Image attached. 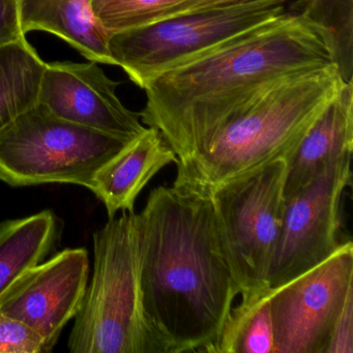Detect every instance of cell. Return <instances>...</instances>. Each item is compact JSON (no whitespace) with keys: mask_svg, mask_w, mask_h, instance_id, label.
<instances>
[{"mask_svg":"<svg viewBox=\"0 0 353 353\" xmlns=\"http://www.w3.org/2000/svg\"><path fill=\"white\" fill-rule=\"evenodd\" d=\"M353 295V245L343 241L330 258L268 291L274 353H325L334 324Z\"/></svg>","mask_w":353,"mask_h":353,"instance_id":"cell-8","label":"cell"},{"mask_svg":"<svg viewBox=\"0 0 353 353\" xmlns=\"http://www.w3.org/2000/svg\"><path fill=\"white\" fill-rule=\"evenodd\" d=\"M288 160L279 159L210 194L216 230L241 301L265 292L282 226Z\"/></svg>","mask_w":353,"mask_h":353,"instance_id":"cell-6","label":"cell"},{"mask_svg":"<svg viewBox=\"0 0 353 353\" xmlns=\"http://www.w3.org/2000/svg\"><path fill=\"white\" fill-rule=\"evenodd\" d=\"M61 234L57 214L42 210L0 222V299L54 250Z\"/></svg>","mask_w":353,"mask_h":353,"instance_id":"cell-15","label":"cell"},{"mask_svg":"<svg viewBox=\"0 0 353 353\" xmlns=\"http://www.w3.org/2000/svg\"><path fill=\"white\" fill-rule=\"evenodd\" d=\"M325 353H353V295L334 324Z\"/></svg>","mask_w":353,"mask_h":353,"instance_id":"cell-22","label":"cell"},{"mask_svg":"<svg viewBox=\"0 0 353 353\" xmlns=\"http://www.w3.org/2000/svg\"><path fill=\"white\" fill-rule=\"evenodd\" d=\"M352 148L353 84L345 82L289 160L285 202L305 189L326 168L351 158Z\"/></svg>","mask_w":353,"mask_h":353,"instance_id":"cell-12","label":"cell"},{"mask_svg":"<svg viewBox=\"0 0 353 353\" xmlns=\"http://www.w3.org/2000/svg\"><path fill=\"white\" fill-rule=\"evenodd\" d=\"M183 0H107L92 10L99 26L107 32H121L152 23L163 12Z\"/></svg>","mask_w":353,"mask_h":353,"instance_id":"cell-19","label":"cell"},{"mask_svg":"<svg viewBox=\"0 0 353 353\" xmlns=\"http://www.w3.org/2000/svg\"><path fill=\"white\" fill-rule=\"evenodd\" d=\"M107 0H20L22 30L59 37L90 61L114 65L107 46L108 34L92 10Z\"/></svg>","mask_w":353,"mask_h":353,"instance_id":"cell-14","label":"cell"},{"mask_svg":"<svg viewBox=\"0 0 353 353\" xmlns=\"http://www.w3.org/2000/svg\"><path fill=\"white\" fill-rule=\"evenodd\" d=\"M0 353H47L36 330L0 311Z\"/></svg>","mask_w":353,"mask_h":353,"instance_id":"cell-20","label":"cell"},{"mask_svg":"<svg viewBox=\"0 0 353 353\" xmlns=\"http://www.w3.org/2000/svg\"><path fill=\"white\" fill-rule=\"evenodd\" d=\"M251 1H256V0H183V3L163 12L154 22L167 19V18L176 17V16L188 15L196 12L221 9V8L241 5V3H251Z\"/></svg>","mask_w":353,"mask_h":353,"instance_id":"cell-23","label":"cell"},{"mask_svg":"<svg viewBox=\"0 0 353 353\" xmlns=\"http://www.w3.org/2000/svg\"><path fill=\"white\" fill-rule=\"evenodd\" d=\"M45 68L28 40L0 47V131L38 104Z\"/></svg>","mask_w":353,"mask_h":353,"instance_id":"cell-16","label":"cell"},{"mask_svg":"<svg viewBox=\"0 0 353 353\" xmlns=\"http://www.w3.org/2000/svg\"><path fill=\"white\" fill-rule=\"evenodd\" d=\"M345 83L336 65L286 76L201 152L176 161L173 185L201 195L279 159L290 160Z\"/></svg>","mask_w":353,"mask_h":353,"instance_id":"cell-3","label":"cell"},{"mask_svg":"<svg viewBox=\"0 0 353 353\" xmlns=\"http://www.w3.org/2000/svg\"><path fill=\"white\" fill-rule=\"evenodd\" d=\"M332 63L321 32L286 12L146 82L140 119L185 160L279 80Z\"/></svg>","mask_w":353,"mask_h":353,"instance_id":"cell-1","label":"cell"},{"mask_svg":"<svg viewBox=\"0 0 353 353\" xmlns=\"http://www.w3.org/2000/svg\"><path fill=\"white\" fill-rule=\"evenodd\" d=\"M350 162L351 158L345 159L328 167L285 202L265 291L309 272L340 247L341 200L351 183Z\"/></svg>","mask_w":353,"mask_h":353,"instance_id":"cell-9","label":"cell"},{"mask_svg":"<svg viewBox=\"0 0 353 353\" xmlns=\"http://www.w3.org/2000/svg\"><path fill=\"white\" fill-rule=\"evenodd\" d=\"M119 85L94 61L46 63L39 104L70 123L133 140L146 128L139 113L130 110L119 100Z\"/></svg>","mask_w":353,"mask_h":353,"instance_id":"cell-11","label":"cell"},{"mask_svg":"<svg viewBox=\"0 0 353 353\" xmlns=\"http://www.w3.org/2000/svg\"><path fill=\"white\" fill-rule=\"evenodd\" d=\"M274 324L268 291L232 307L214 353H274Z\"/></svg>","mask_w":353,"mask_h":353,"instance_id":"cell-17","label":"cell"},{"mask_svg":"<svg viewBox=\"0 0 353 353\" xmlns=\"http://www.w3.org/2000/svg\"><path fill=\"white\" fill-rule=\"evenodd\" d=\"M94 266L70 334L72 353H166L150 327L140 286L137 214L109 219L92 236Z\"/></svg>","mask_w":353,"mask_h":353,"instance_id":"cell-4","label":"cell"},{"mask_svg":"<svg viewBox=\"0 0 353 353\" xmlns=\"http://www.w3.org/2000/svg\"><path fill=\"white\" fill-rule=\"evenodd\" d=\"M26 40L20 0H0V47Z\"/></svg>","mask_w":353,"mask_h":353,"instance_id":"cell-21","label":"cell"},{"mask_svg":"<svg viewBox=\"0 0 353 353\" xmlns=\"http://www.w3.org/2000/svg\"><path fill=\"white\" fill-rule=\"evenodd\" d=\"M84 248L65 249L24 274L0 299V311L28 324L45 341L47 353L81 309L90 278Z\"/></svg>","mask_w":353,"mask_h":353,"instance_id":"cell-10","label":"cell"},{"mask_svg":"<svg viewBox=\"0 0 353 353\" xmlns=\"http://www.w3.org/2000/svg\"><path fill=\"white\" fill-rule=\"evenodd\" d=\"M146 319L166 353H214L239 294L210 196L158 187L137 214Z\"/></svg>","mask_w":353,"mask_h":353,"instance_id":"cell-2","label":"cell"},{"mask_svg":"<svg viewBox=\"0 0 353 353\" xmlns=\"http://www.w3.org/2000/svg\"><path fill=\"white\" fill-rule=\"evenodd\" d=\"M133 140L70 123L38 103L0 131V181L90 190L97 171Z\"/></svg>","mask_w":353,"mask_h":353,"instance_id":"cell-5","label":"cell"},{"mask_svg":"<svg viewBox=\"0 0 353 353\" xmlns=\"http://www.w3.org/2000/svg\"><path fill=\"white\" fill-rule=\"evenodd\" d=\"M176 162V154L154 128H146L94 175L90 191L102 201L109 219L134 212L136 199L161 169Z\"/></svg>","mask_w":353,"mask_h":353,"instance_id":"cell-13","label":"cell"},{"mask_svg":"<svg viewBox=\"0 0 353 353\" xmlns=\"http://www.w3.org/2000/svg\"><path fill=\"white\" fill-rule=\"evenodd\" d=\"M288 0H256L108 34L114 65L143 88L159 74L286 13Z\"/></svg>","mask_w":353,"mask_h":353,"instance_id":"cell-7","label":"cell"},{"mask_svg":"<svg viewBox=\"0 0 353 353\" xmlns=\"http://www.w3.org/2000/svg\"><path fill=\"white\" fill-rule=\"evenodd\" d=\"M301 16L323 34L345 82L353 76V0H309Z\"/></svg>","mask_w":353,"mask_h":353,"instance_id":"cell-18","label":"cell"}]
</instances>
